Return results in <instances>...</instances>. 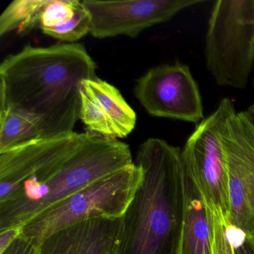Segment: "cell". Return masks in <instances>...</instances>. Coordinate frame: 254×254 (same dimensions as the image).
<instances>
[{
    "label": "cell",
    "instance_id": "obj_1",
    "mask_svg": "<svg viewBox=\"0 0 254 254\" xmlns=\"http://www.w3.org/2000/svg\"><path fill=\"white\" fill-rule=\"evenodd\" d=\"M96 78V62L82 44L28 45L0 64V110L36 117L44 139L70 134L80 119L81 84Z\"/></svg>",
    "mask_w": 254,
    "mask_h": 254
},
{
    "label": "cell",
    "instance_id": "obj_2",
    "mask_svg": "<svg viewBox=\"0 0 254 254\" xmlns=\"http://www.w3.org/2000/svg\"><path fill=\"white\" fill-rule=\"evenodd\" d=\"M134 163L141 179L122 216L117 254H179L185 207L181 149L149 138Z\"/></svg>",
    "mask_w": 254,
    "mask_h": 254
},
{
    "label": "cell",
    "instance_id": "obj_3",
    "mask_svg": "<svg viewBox=\"0 0 254 254\" xmlns=\"http://www.w3.org/2000/svg\"><path fill=\"white\" fill-rule=\"evenodd\" d=\"M133 163L127 144L82 133L75 151L47 181L25 186L0 202V231L21 227L50 206Z\"/></svg>",
    "mask_w": 254,
    "mask_h": 254
},
{
    "label": "cell",
    "instance_id": "obj_4",
    "mask_svg": "<svg viewBox=\"0 0 254 254\" xmlns=\"http://www.w3.org/2000/svg\"><path fill=\"white\" fill-rule=\"evenodd\" d=\"M204 56L206 69L218 86L247 87L254 62V0L215 2Z\"/></svg>",
    "mask_w": 254,
    "mask_h": 254
},
{
    "label": "cell",
    "instance_id": "obj_5",
    "mask_svg": "<svg viewBox=\"0 0 254 254\" xmlns=\"http://www.w3.org/2000/svg\"><path fill=\"white\" fill-rule=\"evenodd\" d=\"M140 179V169L133 162L40 212L20 227V236L38 246L55 232L76 223L122 217Z\"/></svg>",
    "mask_w": 254,
    "mask_h": 254
},
{
    "label": "cell",
    "instance_id": "obj_6",
    "mask_svg": "<svg viewBox=\"0 0 254 254\" xmlns=\"http://www.w3.org/2000/svg\"><path fill=\"white\" fill-rule=\"evenodd\" d=\"M236 111L228 98L222 99L215 111L196 126L181 149L183 163L192 172L208 207L221 212L225 220L230 212V192L224 136Z\"/></svg>",
    "mask_w": 254,
    "mask_h": 254
},
{
    "label": "cell",
    "instance_id": "obj_7",
    "mask_svg": "<svg viewBox=\"0 0 254 254\" xmlns=\"http://www.w3.org/2000/svg\"><path fill=\"white\" fill-rule=\"evenodd\" d=\"M224 145L230 192L226 223L254 239V124L246 111L230 117Z\"/></svg>",
    "mask_w": 254,
    "mask_h": 254
},
{
    "label": "cell",
    "instance_id": "obj_8",
    "mask_svg": "<svg viewBox=\"0 0 254 254\" xmlns=\"http://www.w3.org/2000/svg\"><path fill=\"white\" fill-rule=\"evenodd\" d=\"M134 94L149 115L194 123L204 120L198 84L181 63L151 68L136 81Z\"/></svg>",
    "mask_w": 254,
    "mask_h": 254
},
{
    "label": "cell",
    "instance_id": "obj_9",
    "mask_svg": "<svg viewBox=\"0 0 254 254\" xmlns=\"http://www.w3.org/2000/svg\"><path fill=\"white\" fill-rule=\"evenodd\" d=\"M81 137L82 133L73 132L0 153V202L25 186L47 181L75 151Z\"/></svg>",
    "mask_w": 254,
    "mask_h": 254
},
{
    "label": "cell",
    "instance_id": "obj_10",
    "mask_svg": "<svg viewBox=\"0 0 254 254\" xmlns=\"http://www.w3.org/2000/svg\"><path fill=\"white\" fill-rule=\"evenodd\" d=\"M90 18V35L96 38H135L154 25L171 20L178 12L204 0H82Z\"/></svg>",
    "mask_w": 254,
    "mask_h": 254
},
{
    "label": "cell",
    "instance_id": "obj_11",
    "mask_svg": "<svg viewBox=\"0 0 254 254\" xmlns=\"http://www.w3.org/2000/svg\"><path fill=\"white\" fill-rule=\"evenodd\" d=\"M80 95V120L87 133L117 139L133 131L136 113L117 87L97 77L83 81Z\"/></svg>",
    "mask_w": 254,
    "mask_h": 254
},
{
    "label": "cell",
    "instance_id": "obj_12",
    "mask_svg": "<svg viewBox=\"0 0 254 254\" xmlns=\"http://www.w3.org/2000/svg\"><path fill=\"white\" fill-rule=\"evenodd\" d=\"M122 217H98L55 232L38 245L37 254H117Z\"/></svg>",
    "mask_w": 254,
    "mask_h": 254
},
{
    "label": "cell",
    "instance_id": "obj_13",
    "mask_svg": "<svg viewBox=\"0 0 254 254\" xmlns=\"http://www.w3.org/2000/svg\"><path fill=\"white\" fill-rule=\"evenodd\" d=\"M182 163L185 207L179 254H213L210 209L192 172Z\"/></svg>",
    "mask_w": 254,
    "mask_h": 254
},
{
    "label": "cell",
    "instance_id": "obj_14",
    "mask_svg": "<svg viewBox=\"0 0 254 254\" xmlns=\"http://www.w3.org/2000/svg\"><path fill=\"white\" fill-rule=\"evenodd\" d=\"M39 28L62 42L75 43L87 34L89 17L79 0H48Z\"/></svg>",
    "mask_w": 254,
    "mask_h": 254
},
{
    "label": "cell",
    "instance_id": "obj_15",
    "mask_svg": "<svg viewBox=\"0 0 254 254\" xmlns=\"http://www.w3.org/2000/svg\"><path fill=\"white\" fill-rule=\"evenodd\" d=\"M44 139L41 122L20 111L0 110V153Z\"/></svg>",
    "mask_w": 254,
    "mask_h": 254
},
{
    "label": "cell",
    "instance_id": "obj_16",
    "mask_svg": "<svg viewBox=\"0 0 254 254\" xmlns=\"http://www.w3.org/2000/svg\"><path fill=\"white\" fill-rule=\"evenodd\" d=\"M48 0H14L0 16V36L16 31L19 35L39 28Z\"/></svg>",
    "mask_w": 254,
    "mask_h": 254
},
{
    "label": "cell",
    "instance_id": "obj_17",
    "mask_svg": "<svg viewBox=\"0 0 254 254\" xmlns=\"http://www.w3.org/2000/svg\"><path fill=\"white\" fill-rule=\"evenodd\" d=\"M210 215L213 227V254H235L224 215L219 211L211 209Z\"/></svg>",
    "mask_w": 254,
    "mask_h": 254
},
{
    "label": "cell",
    "instance_id": "obj_18",
    "mask_svg": "<svg viewBox=\"0 0 254 254\" xmlns=\"http://www.w3.org/2000/svg\"><path fill=\"white\" fill-rule=\"evenodd\" d=\"M229 236L234 247L235 254H254V239L227 225Z\"/></svg>",
    "mask_w": 254,
    "mask_h": 254
},
{
    "label": "cell",
    "instance_id": "obj_19",
    "mask_svg": "<svg viewBox=\"0 0 254 254\" xmlns=\"http://www.w3.org/2000/svg\"><path fill=\"white\" fill-rule=\"evenodd\" d=\"M38 246L20 236L5 251L0 254H37Z\"/></svg>",
    "mask_w": 254,
    "mask_h": 254
},
{
    "label": "cell",
    "instance_id": "obj_20",
    "mask_svg": "<svg viewBox=\"0 0 254 254\" xmlns=\"http://www.w3.org/2000/svg\"><path fill=\"white\" fill-rule=\"evenodd\" d=\"M20 227H13L0 231V254L5 251L20 236Z\"/></svg>",
    "mask_w": 254,
    "mask_h": 254
},
{
    "label": "cell",
    "instance_id": "obj_21",
    "mask_svg": "<svg viewBox=\"0 0 254 254\" xmlns=\"http://www.w3.org/2000/svg\"><path fill=\"white\" fill-rule=\"evenodd\" d=\"M248 114V115L249 116L250 119H251V121L254 123V101L249 107H248L247 111H245Z\"/></svg>",
    "mask_w": 254,
    "mask_h": 254
}]
</instances>
